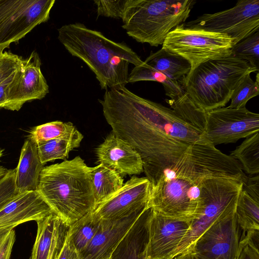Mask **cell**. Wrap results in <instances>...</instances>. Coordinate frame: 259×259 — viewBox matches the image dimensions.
<instances>
[{
    "mask_svg": "<svg viewBox=\"0 0 259 259\" xmlns=\"http://www.w3.org/2000/svg\"><path fill=\"white\" fill-rule=\"evenodd\" d=\"M141 98L120 87L106 90L99 102L112 133L141 156L146 176L159 177L177 163L190 144L153 126L144 111Z\"/></svg>",
    "mask_w": 259,
    "mask_h": 259,
    "instance_id": "cell-1",
    "label": "cell"
},
{
    "mask_svg": "<svg viewBox=\"0 0 259 259\" xmlns=\"http://www.w3.org/2000/svg\"><path fill=\"white\" fill-rule=\"evenodd\" d=\"M58 38L73 56L84 62L94 73L102 89L125 87L130 64L143 63L124 42L113 41L83 24H66L58 29Z\"/></svg>",
    "mask_w": 259,
    "mask_h": 259,
    "instance_id": "cell-2",
    "label": "cell"
},
{
    "mask_svg": "<svg viewBox=\"0 0 259 259\" xmlns=\"http://www.w3.org/2000/svg\"><path fill=\"white\" fill-rule=\"evenodd\" d=\"M89 167L79 156L44 167L36 191L53 212L70 226L96 206Z\"/></svg>",
    "mask_w": 259,
    "mask_h": 259,
    "instance_id": "cell-3",
    "label": "cell"
},
{
    "mask_svg": "<svg viewBox=\"0 0 259 259\" xmlns=\"http://www.w3.org/2000/svg\"><path fill=\"white\" fill-rule=\"evenodd\" d=\"M256 71L248 63L232 55L209 60L190 72L185 93L205 112L224 107L243 78Z\"/></svg>",
    "mask_w": 259,
    "mask_h": 259,
    "instance_id": "cell-4",
    "label": "cell"
},
{
    "mask_svg": "<svg viewBox=\"0 0 259 259\" xmlns=\"http://www.w3.org/2000/svg\"><path fill=\"white\" fill-rule=\"evenodd\" d=\"M194 0H127L122 27L137 41L162 45L168 33L185 22Z\"/></svg>",
    "mask_w": 259,
    "mask_h": 259,
    "instance_id": "cell-5",
    "label": "cell"
},
{
    "mask_svg": "<svg viewBox=\"0 0 259 259\" xmlns=\"http://www.w3.org/2000/svg\"><path fill=\"white\" fill-rule=\"evenodd\" d=\"M199 185L202 210L191 222L189 231L170 259H189L199 238L213 224L235 210L242 183L213 178L201 180Z\"/></svg>",
    "mask_w": 259,
    "mask_h": 259,
    "instance_id": "cell-6",
    "label": "cell"
},
{
    "mask_svg": "<svg viewBox=\"0 0 259 259\" xmlns=\"http://www.w3.org/2000/svg\"><path fill=\"white\" fill-rule=\"evenodd\" d=\"M246 177L238 161L207 142L190 144L177 163L163 172L161 178H182L197 182L223 178L243 183Z\"/></svg>",
    "mask_w": 259,
    "mask_h": 259,
    "instance_id": "cell-7",
    "label": "cell"
},
{
    "mask_svg": "<svg viewBox=\"0 0 259 259\" xmlns=\"http://www.w3.org/2000/svg\"><path fill=\"white\" fill-rule=\"evenodd\" d=\"M234 45V40L226 34L188 28L181 24L168 33L161 48L187 60L191 71L209 60L231 55Z\"/></svg>",
    "mask_w": 259,
    "mask_h": 259,
    "instance_id": "cell-8",
    "label": "cell"
},
{
    "mask_svg": "<svg viewBox=\"0 0 259 259\" xmlns=\"http://www.w3.org/2000/svg\"><path fill=\"white\" fill-rule=\"evenodd\" d=\"M199 182L182 178H160L151 186L149 206L159 215L190 224L203 206Z\"/></svg>",
    "mask_w": 259,
    "mask_h": 259,
    "instance_id": "cell-9",
    "label": "cell"
},
{
    "mask_svg": "<svg viewBox=\"0 0 259 259\" xmlns=\"http://www.w3.org/2000/svg\"><path fill=\"white\" fill-rule=\"evenodd\" d=\"M55 0H0V52L50 18Z\"/></svg>",
    "mask_w": 259,
    "mask_h": 259,
    "instance_id": "cell-10",
    "label": "cell"
},
{
    "mask_svg": "<svg viewBox=\"0 0 259 259\" xmlns=\"http://www.w3.org/2000/svg\"><path fill=\"white\" fill-rule=\"evenodd\" d=\"M183 25L224 34L235 45L259 30V0H241L235 6L221 12L205 13Z\"/></svg>",
    "mask_w": 259,
    "mask_h": 259,
    "instance_id": "cell-11",
    "label": "cell"
},
{
    "mask_svg": "<svg viewBox=\"0 0 259 259\" xmlns=\"http://www.w3.org/2000/svg\"><path fill=\"white\" fill-rule=\"evenodd\" d=\"M203 135L213 145L233 143L259 132V114L246 107H221L206 112Z\"/></svg>",
    "mask_w": 259,
    "mask_h": 259,
    "instance_id": "cell-12",
    "label": "cell"
},
{
    "mask_svg": "<svg viewBox=\"0 0 259 259\" xmlns=\"http://www.w3.org/2000/svg\"><path fill=\"white\" fill-rule=\"evenodd\" d=\"M151 183L146 177L133 176L121 189L98 204L91 212L100 221L117 220L141 212L149 206Z\"/></svg>",
    "mask_w": 259,
    "mask_h": 259,
    "instance_id": "cell-13",
    "label": "cell"
},
{
    "mask_svg": "<svg viewBox=\"0 0 259 259\" xmlns=\"http://www.w3.org/2000/svg\"><path fill=\"white\" fill-rule=\"evenodd\" d=\"M241 237L235 210L213 224L199 238L189 259H235Z\"/></svg>",
    "mask_w": 259,
    "mask_h": 259,
    "instance_id": "cell-14",
    "label": "cell"
},
{
    "mask_svg": "<svg viewBox=\"0 0 259 259\" xmlns=\"http://www.w3.org/2000/svg\"><path fill=\"white\" fill-rule=\"evenodd\" d=\"M40 65L39 56L35 52L23 59L20 69L10 84L5 109L18 111L26 102L42 99L49 93V86Z\"/></svg>",
    "mask_w": 259,
    "mask_h": 259,
    "instance_id": "cell-15",
    "label": "cell"
},
{
    "mask_svg": "<svg viewBox=\"0 0 259 259\" xmlns=\"http://www.w3.org/2000/svg\"><path fill=\"white\" fill-rule=\"evenodd\" d=\"M190 224L164 217L152 209L148 222L145 259H170L189 231Z\"/></svg>",
    "mask_w": 259,
    "mask_h": 259,
    "instance_id": "cell-16",
    "label": "cell"
},
{
    "mask_svg": "<svg viewBox=\"0 0 259 259\" xmlns=\"http://www.w3.org/2000/svg\"><path fill=\"white\" fill-rule=\"evenodd\" d=\"M144 210L123 219L101 221L97 232L86 248L79 254V258L109 259L114 250Z\"/></svg>",
    "mask_w": 259,
    "mask_h": 259,
    "instance_id": "cell-17",
    "label": "cell"
},
{
    "mask_svg": "<svg viewBox=\"0 0 259 259\" xmlns=\"http://www.w3.org/2000/svg\"><path fill=\"white\" fill-rule=\"evenodd\" d=\"M53 212L36 191L18 193L0 211V231L13 229L31 221H37Z\"/></svg>",
    "mask_w": 259,
    "mask_h": 259,
    "instance_id": "cell-18",
    "label": "cell"
},
{
    "mask_svg": "<svg viewBox=\"0 0 259 259\" xmlns=\"http://www.w3.org/2000/svg\"><path fill=\"white\" fill-rule=\"evenodd\" d=\"M96 154L100 163L121 177L139 175L144 171L139 154L112 132L96 149Z\"/></svg>",
    "mask_w": 259,
    "mask_h": 259,
    "instance_id": "cell-19",
    "label": "cell"
},
{
    "mask_svg": "<svg viewBox=\"0 0 259 259\" xmlns=\"http://www.w3.org/2000/svg\"><path fill=\"white\" fill-rule=\"evenodd\" d=\"M43 168L36 143L28 137L21 148L18 164L15 168L18 193L36 191Z\"/></svg>",
    "mask_w": 259,
    "mask_h": 259,
    "instance_id": "cell-20",
    "label": "cell"
},
{
    "mask_svg": "<svg viewBox=\"0 0 259 259\" xmlns=\"http://www.w3.org/2000/svg\"><path fill=\"white\" fill-rule=\"evenodd\" d=\"M152 211L150 206L144 210L109 259H145L148 222Z\"/></svg>",
    "mask_w": 259,
    "mask_h": 259,
    "instance_id": "cell-21",
    "label": "cell"
},
{
    "mask_svg": "<svg viewBox=\"0 0 259 259\" xmlns=\"http://www.w3.org/2000/svg\"><path fill=\"white\" fill-rule=\"evenodd\" d=\"M143 62L184 87L191 70L187 60L162 48L155 53L151 52Z\"/></svg>",
    "mask_w": 259,
    "mask_h": 259,
    "instance_id": "cell-22",
    "label": "cell"
},
{
    "mask_svg": "<svg viewBox=\"0 0 259 259\" xmlns=\"http://www.w3.org/2000/svg\"><path fill=\"white\" fill-rule=\"evenodd\" d=\"M89 171L96 206L117 192L124 184L118 173L102 164L89 167Z\"/></svg>",
    "mask_w": 259,
    "mask_h": 259,
    "instance_id": "cell-23",
    "label": "cell"
},
{
    "mask_svg": "<svg viewBox=\"0 0 259 259\" xmlns=\"http://www.w3.org/2000/svg\"><path fill=\"white\" fill-rule=\"evenodd\" d=\"M241 232L240 241L259 234V202L241 190L235 210Z\"/></svg>",
    "mask_w": 259,
    "mask_h": 259,
    "instance_id": "cell-24",
    "label": "cell"
},
{
    "mask_svg": "<svg viewBox=\"0 0 259 259\" xmlns=\"http://www.w3.org/2000/svg\"><path fill=\"white\" fill-rule=\"evenodd\" d=\"M140 81H154L161 83L165 95L169 97L170 99H178L185 93L184 85L171 80L144 62L140 65L135 66L128 76V82L133 83Z\"/></svg>",
    "mask_w": 259,
    "mask_h": 259,
    "instance_id": "cell-25",
    "label": "cell"
},
{
    "mask_svg": "<svg viewBox=\"0 0 259 259\" xmlns=\"http://www.w3.org/2000/svg\"><path fill=\"white\" fill-rule=\"evenodd\" d=\"M83 138V135L78 131L71 137L37 142V149L41 162L44 165L47 162L56 159H66L69 152L78 147Z\"/></svg>",
    "mask_w": 259,
    "mask_h": 259,
    "instance_id": "cell-26",
    "label": "cell"
},
{
    "mask_svg": "<svg viewBox=\"0 0 259 259\" xmlns=\"http://www.w3.org/2000/svg\"><path fill=\"white\" fill-rule=\"evenodd\" d=\"M230 156L241 164L243 169L250 175L259 172V132L246 138L232 151Z\"/></svg>",
    "mask_w": 259,
    "mask_h": 259,
    "instance_id": "cell-27",
    "label": "cell"
},
{
    "mask_svg": "<svg viewBox=\"0 0 259 259\" xmlns=\"http://www.w3.org/2000/svg\"><path fill=\"white\" fill-rule=\"evenodd\" d=\"M91 212L69 227L71 240L79 254L88 245L100 227L101 221L93 216Z\"/></svg>",
    "mask_w": 259,
    "mask_h": 259,
    "instance_id": "cell-28",
    "label": "cell"
},
{
    "mask_svg": "<svg viewBox=\"0 0 259 259\" xmlns=\"http://www.w3.org/2000/svg\"><path fill=\"white\" fill-rule=\"evenodd\" d=\"M165 101L182 119L203 133L206 112L198 107L186 93L178 99Z\"/></svg>",
    "mask_w": 259,
    "mask_h": 259,
    "instance_id": "cell-29",
    "label": "cell"
},
{
    "mask_svg": "<svg viewBox=\"0 0 259 259\" xmlns=\"http://www.w3.org/2000/svg\"><path fill=\"white\" fill-rule=\"evenodd\" d=\"M57 215L54 212L36 221L37 234L30 259H46L52 243Z\"/></svg>",
    "mask_w": 259,
    "mask_h": 259,
    "instance_id": "cell-30",
    "label": "cell"
},
{
    "mask_svg": "<svg viewBox=\"0 0 259 259\" xmlns=\"http://www.w3.org/2000/svg\"><path fill=\"white\" fill-rule=\"evenodd\" d=\"M78 131L70 122L55 121L34 127L30 132L28 138L37 143L54 139L71 137Z\"/></svg>",
    "mask_w": 259,
    "mask_h": 259,
    "instance_id": "cell-31",
    "label": "cell"
},
{
    "mask_svg": "<svg viewBox=\"0 0 259 259\" xmlns=\"http://www.w3.org/2000/svg\"><path fill=\"white\" fill-rule=\"evenodd\" d=\"M231 55L247 62L258 71L259 31L235 45L232 49Z\"/></svg>",
    "mask_w": 259,
    "mask_h": 259,
    "instance_id": "cell-32",
    "label": "cell"
},
{
    "mask_svg": "<svg viewBox=\"0 0 259 259\" xmlns=\"http://www.w3.org/2000/svg\"><path fill=\"white\" fill-rule=\"evenodd\" d=\"M250 74L243 78L232 93L229 108L239 109L246 107L247 102L259 94V76L256 73V80L253 81Z\"/></svg>",
    "mask_w": 259,
    "mask_h": 259,
    "instance_id": "cell-33",
    "label": "cell"
},
{
    "mask_svg": "<svg viewBox=\"0 0 259 259\" xmlns=\"http://www.w3.org/2000/svg\"><path fill=\"white\" fill-rule=\"evenodd\" d=\"M23 59L7 51L0 52V85L11 82L21 68Z\"/></svg>",
    "mask_w": 259,
    "mask_h": 259,
    "instance_id": "cell-34",
    "label": "cell"
},
{
    "mask_svg": "<svg viewBox=\"0 0 259 259\" xmlns=\"http://www.w3.org/2000/svg\"><path fill=\"white\" fill-rule=\"evenodd\" d=\"M16 169H9L0 177V211L17 195Z\"/></svg>",
    "mask_w": 259,
    "mask_h": 259,
    "instance_id": "cell-35",
    "label": "cell"
},
{
    "mask_svg": "<svg viewBox=\"0 0 259 259\" xmlns=\"http://www.w3.org/2000/svg\"><path fill=\"white\" fill-rule=\"evenodd\" d=\"M69 226L58 215L56 218L51 245L46 259H58Z\"/></svg>",
    "mask_w": 259,
    "mask_h": 259,
    "instance_id": "cell-36",
    "label": "cell"
},
{
    "mask_svg": "<svg viewBox=\"0 0 259 259\" xmlns=\"http://www.w3.org/2000/svg\"><path fill=\"white\" fill-rule=\"evenodd\" d=\"M127 0H98L94 2L97 6L98 16L122 18Z\"/></svg>",
    "mask_w": 259,
    "mask_h": 259,
    "instance_id": "cell-37",
    "label": "cell"
},
{
    "mask_svg": "<svg viewBox=\"0 0 259 259\" xmlns=\"http://www.w3.org/2000/svg\"><path fill=\"white\" fill-rule=\"evenodd\" d=\"M258 235L240 242L238 259H259Z\"/></svg>",
    "mask_w": 259,
    "mask_h": 259,
    "instance_id": "cell-38",
    "label": "cell"
},
{
    "mask_svg": "<svg viewBox=\"0 0 259 259\" xmlns=\"http://www.w3.org/2000/svg\"><path fill=\"white\" fill-rule=\"evenodd\" d=\"M15 240L14 229L0 231V259H10Z\"/></svg>",
    "mask_w": 259,
    "mask_h": 259,
    "instance_id": "cell-39",
    "label": "cell"
},
{
    "mask_svg": "<svg viewBox=\"0 0 259 259\" xmlns=\"http://www.w3.org/2000/svg\"><path fill=\"white\" fill-rule=\"evenodd\" d=\"M242 190L253 199L259 202V176L246 177L242 183Z\"/></svg>",
    "mask_w": 259,
    "mask_h": 259,
    "instance_id": "cell-40",
    "label": "cell"
},
{
    "mask_svg": "<svg viewBox=\"0 0 259 259\" xmlns=\"http://www.w3.org/2000/svg\"><path fill=\"white\" fill-rule=\"evenodd\" d=\"M58 259H80L79 253L72 243L68 230Z\"/></svg>",
    "mask_w": 259,
    "mask_h": 259,
    "instance_id": "cell-41",
    "label": "cell"
},
{
    "mask_svg": "<svg viewBox=\"0 0 259 259\" xmlns=\"http://www.w3.org/2000/svg\"><path fill=\"white\" fill-rule=\"evenodd\" d=\"M11 82L0 85V108H4L7 103Z\"/></svg>",
    "mask_w": 259,
    "mask_h": 259,
    "instance_id": "cell-42",
    "label": "cell"
},
{
    "mask_svg": "<svg viewBox=\"0 0 259 259\" xmlns=\"http://www.w3.org/2000/svg\"><path fill=\"white\" fill-rule=\"evenodd\" d=\"M8 169L0 165V177L4 175L8 171Z\"/></svg>",
    "mask_w": 259,
    "mask_h": 259,
    "instance_id": "cell-43",
    "label": "cell"
},
{
    "mask_svg": "<svg viewBox=\"0 0 259 259\" xmlns=\"http://www.w3.org/2000/svg\"><path fill=\"white\" fill-rule=\"evenodd\" d=\"M4 149L0 148V159L3 155Z\"/></svg>",
    "mask_w": 259,
    "mask_h": 259,
    "instance_id": "cell-44",
    "label": "cell"
},
{
    "mask_svg": "<svg viewBox=\"0 0 259 259\" xmlns=\"http://www.w3.org/2000/svg\"><path fill=\"white\" fill-rule=\"evenodd\" d=\"M235 259H238V257L237 256V257Z\"/></svg>",
    "mask_w": 259,
    "mask_h": 259,
    "instance_id": "cell-45",
    "label": "cell"
}]
</instances>
